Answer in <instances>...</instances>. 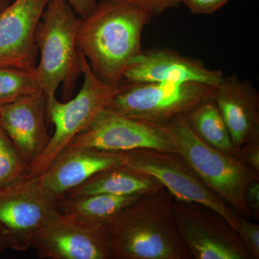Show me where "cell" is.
<instances>
[{
  "instance_id": "cell-1",
  "label": "cell",
  "mask_w": 259,
  "mask_h": 259,
  "mask_svg": "<svg viewBox=\"0 0 259 259\" xmlns=\"http://www.w3.org/2000/svg\"><path fill=\"white\" fill-rule=\"evenodd\" d=\"M165 187L144 194L103 225L111 259H190Z\"/></svg>"
},
{
  "instance_id": "cell-2",
  "label": "cell",
  "mask_w": 259,
  "mask_h": 259,
  "mask_svg": "<svg viewBox=\"0 0 259 259\" xmlns=\"http://www.w3.org/2000/svg\"><path fill=\"white\" fill-rule=\"evenodd\" d=\"M153 17L136 7L101 0L81 18L77 47L99 79L109 83L123 79L127 65L142 52V35Z\"/></svg>"
},
{
  "instance_id": "cell-3",
  "label": "cell",
  "mask_w": 259,
  "mask_h": 259,
  "mask_svg": "<svg viewBox=\"0 0 259 259\" xmlns=\"http://www.w3.org/2000/svg\"><path fill=\"white\" fill-rule=\"evenodd\" d=\"M67 0H49L39 22L35 42L40 59L34 74L47 100L56 97L61 84L65 100L74 92L81 74L77 33L78 18Z\"/></svg>"
},
{
  "instance_id": "cell-4",
  "label": "cell",
  "mask_w": 259,
  "mask_h": 259,
  "mask_svg": "<svg viewBox=\"0 0 259 259\" xmlns=\"http://www.w3.org/2000/svg\"><path fill=\"white\" fill-rule=\"evenodd\" d=\"M79 60L83 82L77 95L64 102L59 101L56 97L47 100V116L55 131L44 152L28 165V173L32 176H40L56 156L76 136L86 131L129 84L125 80L109 83L99 79L80 51Z\"/></svg>"
},
{
  "instance_id": "cell-5",
  "label": "cell",
  "mask_w": 259,
  "mask_h": 259,
  "mask_svg": "<svg viewBox=\"0 0 259 259\" xmlns=\"http://www.w3.org/2000/svg\"><path fill=\"white\" fill-rule=\"evenodd\" d=\"M166 125L177 152L203 183L240 216L251 218L245 204V192L250 182L259 180V171L202 141L191 128L185 115L174 117Z\"/></svg>"
},
{
  "instance_id": "cell-6",
  "label": "cell",
  "mask_w": 259,
  "mask_h": 259,
  "mask_svg": "<svg viewBox=\"0 0 259 259\" xmlns=\"http://www.w3.org/2000/svg\"><path fill=\"white\" fill-rule=\"evenodd\" d=\"M215 88L196 82H130L106 109L131 118L166 125L212 96Z\"/></svg>"
},
{
  "instance_id": "cell-7",
  "label": "cell",
  "mask_w": 259,
  "mask_h": 259,
  "mask_svg": "<svg viewBox=\"0 0 259 259\" xmlns=\"http://www.w3.org/2000/svg\"><path fill=\"white\" fill-rule=\"evenodd\" d=\"M177 231L194 259H253L236 229L207 206L173 198Z\"/></svg>"
},
{
  "instance_id": "cell-8",
  "label": "cell",
  "mask_w": 259,
  "mask_h": 259,
  "mask_svg": "<svg viewBox=\"0 0 259 259\" xmlns=\"http://www.w3.org/2000/svg\"><path fill=\"white\" fill-rule=\"evenodd\" d=\"M125 166L149 174L177 200L196 202L220 213L238 229L240 215L214 193L178 152L141 148L124 152Z\"/></svg>"
},
{
  "instance_id": "cell-9",
  "label": "cell",
  "mask_w": 259,
  "mask_h": 259,
  "mask_svg": "<svg viewBox=\"0 0 259 259\" xmlns=\"http://www.w3.org/2000/svg\"><path fill=\"white\" fill-rule=\"evenodd\" d=\"M57 211V200L42 188L38 177L28 173L0 188V226L12 249L25 251L32 247L40 227Z\"/></svg>"
},
{
  "instance_id": "cell-10",
  "label": "cell",
  "mask_w": 259,
  "mask_h": 259,
  "mask_svg": "<svg viewBox=\"0 0 259 259\" xmlns=\"http://www.w3.org/2000/svg\"><path fill=\"white\" fill-rule=\"evenodd\" d=\"M69 145L113 152H127L141 148L177 152L173 137L166 125L125 117L107 109Z\"/></svg>"
},
{
  "instance_id": "cell-11",
  "label": "cell",
  "mask_w": 259,
  "mask_h": 259,
  "mask_svg": "<svg viewBox=\"0 0 259 259\" xmlns=\"http://www.w3.org/2000/svg\"><path fill=\"white\" fill-rule=\"evenodd\" d=\"M32 247L40 258L111 259L103 225L59 210L40 227Z\"/></svg>"
},
{
  "instance_id": "cell-12",
  "label": "cell",
  "mask_w": 259,
  "mask_h": 259,
  "mask_svg": "<svg viewBox=\"0 0 259 259\" xmlns=\"http://www.w3.org/2000/svg\"><path fill=\"white\" fill-rule=\"evenodd\" d=\"M223 76L221 70L209 69L199 59L166 48H153L131 60L123 79L131 83L196 82L217 87Z\"/></svg>"
},
{
  "instance_id": "cell-13",
  "label": "cell",
  "mask_w": 259,
  "mask_h": 259,
  "mask_svg": "<svg viewBox=\"0 0 259 259\" xmlns=\"http://www.w3.org/2000/svg\"><path fill=\"white\" fill-rule=\"evenodd\" d=\"M49 0H15L0 13V66L32 70L35 33Z\"/></svg>"
},
{
  "instance_id": "cell-14",
  "label": "cell",
  "mask_w": 259,
  "mask_h": 259,
  "mask_svg": "<svg viewBox=\"0 0 259 259\" xmlns=\"http://www.w3.org/2000/svg\"><path fill=\"white\" fill-rule=\"evenodd\" d=\"M125 162L124 152L69 145L38 177L39 183L58 201L97 174L125 165Z\"/></svg>"
},
{
  "instance_id": "cell-15",
  "label": "cell",
  "mask_w": 259,
  "mask_h": 259,
  "mask_svg": "<svg viewBox=\"0 0 259 259\" xmlns=\"http://www.w3.org/2000/svg\"><path fill=\"white\" fill-rule=\"evenodd\" d=\"M47 97L40 93L0 105V124L30 165L47 147Z\"/></svg>"
},
{
  "instance_id": "cell-16",
  "label": "cell",
  "mask_w": 259,
  "mask_h": 259,
  "mask_svg": "<svg viewBox=\"0 0 259 259\" xmlns=\"http://www.w3.org/2000/svg\"><path fill=\"white\" fill-rule=\"evenodd\" d=\"M236 149L259 139V93L238 75L223 76L212 94Z\"/></svg>"
},
{
  "instance_id": "cell-17",
  "label": "cell",
  "mask_w": 259,
  "mask_h": 259,
  "mask_svg": "<svg viewBox=\"0 0 259 259\" xmlns=\"http://www.w3.org/2000/svg\"><path fill=\"white\" fill-rule=\"evenodd\" d=\"M162 188L163 186L149 174L122 165L97 174L82 185L69 191L64 197L95 194H146Z\"/></svg>"
},
{
  "instance_id": "cell-18",
  "label": "cell",
  "mask_w": 259,
  "mask_h": 259,
  "mask_svg": "<svg viewBox=\"0 0 259 259\" xmlns=\"http://www.w3.org/2000/svg\"><path fill=\"white\" fill-rule=\"evenodd\" d=\"M142 195L95 194L64 197L57 201L58 208L61 212L76 216L88 222L105 225Z\"/></svg>"
},
{
  "instance_id": "cell-19",
  "label": "cell",
  "mask_w": 259,
  "mask_h": 259,
  "mask_svg": "<svg viewBox=\"0 0 259 259\" xmlns=\"http://www.w3.org/2000/svg\"><path fill=\"white\" fill-rule=\"evenodd\" d=\"M192 131L202 141L222 152L236 157L229 131L212 95L185 115Z\"/></svg>"
},
{
  "instance_id": "cell-20",
  "label": "cell",
  "mask_w": 259,
  "mask_h": 259,
  "mask_svg": "<svg viewBox=\"0 0 259 259\" xmlns=\"http://www.w3.org/2000/svg\"><path fill=\"white\" fill-rule=\"evenodd\" d=\"M40 92L34 69L0 66V105Z\"/></svg>"
},
{
  "instance_id": "cell-21",
  "label": "cell",
  "mask_w": 259,
  "mask_h": 259,
  "mask_svg": "<svg viewBox=\"0 0 259 259\" xmlns=\"http://www.w3.org/2000/svg\"><path fill=\"white\" fill-rule=\"evenodd\" d=\"M28 164L0 124V188L21 180Z\"/></svg>"
},
{
  "instance_id": "cell-22",
  "label": "cell",
  "mask_w": 259,
  "mask_h": 259,
  "mask_svg": "<svg viewBox=\"0 0 259 259\" xmlns=\"http://www.w3.org/2000/svg\"><path fill=\"white\" fill-rule=\"evenodd\" d=\"M241 241L244 243L253 259L259 258V226L249 218L240 216L237 229Z\"/></svg>"
},
{
  "instance_id": "cell-23",
  "label": "cell",
  "mask_w": 259,
  "mask_h": 259,
  "mask_svg": "<svg viewBox=\"0 0 259 259\" xmlns=\"http://www.w3.org/2000/svg\"><path fill=\"white\" fill-rule=\"evenodd\" d=\"M132 5L149 13L153 18L158 16L168 10L178 8L182 0H114Z\"/></svg>"
},
{
  "instance_id": "cell-24",
  "label": "cell",
  "mask_w": 259,
  "mask_h": 259,
  "mask_svg": "<svg viewBox=\"0 0 259 259\" xmlns=\"http://www.w3.org/2000/svg\"><path fill=\"white\" fill-rule=\"evenodd\" d=\"M231 0H182L192 15H211L221 9Z\"/></svg>"
},
{
  "instance_id": "cell-25",
  "label": "cell",
  "mask_w": 259,
  "mask_h": 259,
  "mask_svg": "<svg viewBox=\"0 0 259 259\" xmlns=\"http://www.w3.org/2000/svg\"><path fill=\"white\" fill-rule=\"evenodd\" d=\"M236 158L247 166L259 171V139L238 148Z\"/></svg>"
},
{
  "instance_id": "cell-26",
  "label": "cell",
  "mask_w": 259,
  "mask_h": 259,
  "mask_svg": "<svg viewBox=\"0 0 259 259\" xmlns=\"http://www.w3.org/2000/svg\"><path fill=\"white\" fill-rule=\"evenodd\" d=\"M245 201L251 218H259V180L253 181L247 186Z\"/></svg>"
},
{
  "instance_id": "cell-27",
  "label": "cell",
  "mask_w": 259,
  "mask_h": 259,
  "mask_svg": "<svg viewBox=\"0 0 259 259\" xmlns=\"http://www.w3.org/2000/svg\"><path fill=\"white\" fill-rule=\"evenodd\" d=\"M75 13L83 18L90 15L97 4V0H67Z\"/></svg>"
},
{
  "instance_id": "cell-28",
  "label": "cell",
  "mask_w": 259,
  "mask_h": 259,
  "mask_svg": "<svg viewBox=\"0 0 259 259\" xmlns=\"http://www.w3.org/2000/svg\"><path fill=\"white\" fill-rule=\"evenodd\" d=\"M9 248L7 239L6 233L3 227L0 226V251Z\"/></svg>"
},
{
  "instance_id": "cell-29",
  "label": "cell",
  "mask_w": 259,
  "mask_h": 259,
  "mask_svg": "<svg viewBox=\"0 0 259 259\" xmlns=\"http://www.w3.org/2000/svg\"><path fill=\"white\" fill-rule=\"evenodd\" d=\"M10 3V0H0V13H2Z\"/></svg>"
}]
</instances>
